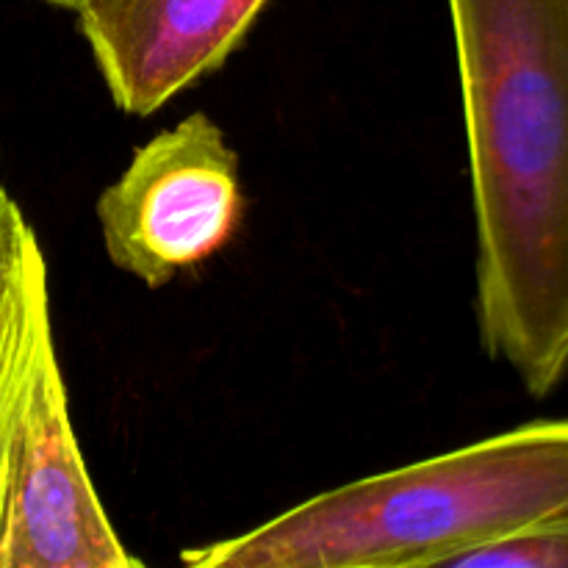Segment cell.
<instances>
[{
  "mask_svg": "<svg viewBox=\"0 0 568 568\" xmlns=\"http://www.w3.org/2000/svg\"><path fill=\"white\" fill-rule=\"evenodd\" d=\"M486 353L532 397L568 372V0H447Z\"/></svg>",
  "mask_w": 568,
  "mask_h": 568,
  "instance_id": "6da1fadb",
  "label": "cell"
},
{
  "mask_svg": "<svg viewBox=\"0 0 568 568\" xmlns=\"http://www.w3.org/2000/svg\"><path fill=\"white\" fill-rule=\"evenodd\" d=\"M568 516V419L532 422L338 486L189 568H449L460 555Z\"/></svg>",
  "mask_w": 568,
  "mask_h": 568,
  "instance_id": "7a4b0ae2",
  "label": "cell"
},
{
  "mask_svg": "<svg viewBox=\"0 0 568 568\" xmlns=\"http://www.w3.org/2000/svg\"><path fill=\"white\" fill-rule=\"evenodd\" d=\"M136 566L78 447L44 288L0 419V568Z\"/></svg>",
  "mask_w": 568,
  "mask_h": 568,
  "instance_id": "3957f363",
  "label": "cell"
},
{
  "mask_svg": "<svg viewBox=\"0 0 568 568\" xmlns=\"http://www.w3.org/2000/svg\"><path fill=\"white\" fill-rule=\"evenodd\" d=\"M242 211L239 155L205 111L144 142L94 205L109 261L148 288L220 253Z\"/></svg>",
  "mask_w": 568,
  "mask_h": 568,
  "instance_id": "277c9868",
  "label": "cell"
},
{
  "mask_svg": "<svg viewBox=\"0 0 568 568\" xmlns=\"http://www.w3.org/2000/svg\"><path fill=\"white\" fill-rule=\"evenodd\" d=\"M266 0H78V31L120 111L148 116L220 70Z\"/></svg>",
  "mask_w": 568,
  "mask_h": 568,
  "instance_id": "5b68a950",
  "label": "cell"
},
{
  "mask_svg": "<svg viewBox=\"0 0 568 568\" xmlns=\"http://www.w3.org/2000/svg\"><path fill=\"white\" fill-rule=\"evenodd\" d=\"M44 288L48 266L37 233L26 222L0 255V419L26 355L33 305Z\"/></svg>",
  "mask_w": 568,
  "mask_h": 568,
  "instance_id": "8992f818",
  "label": "cell"
},
{
  "mask_svg": "<svg viewBox=\"0 0 568 568\" xmlns=\"http://www.w3.org/2000/svg\"><path fill=\"white\" fill-rule=\"evenodd\" d=\"M449 568H568V516L471 549Z\"/></svg>",
  "mask_w": 568,
  "mask_h": 568,
  "instance_id": "52a82bcc",
  "label": "cell"
},
{
  "mask_svg": "<svg viewBox=\"0 0 568 568\" xmlns=\"http://www.w3.org/2000/svg\"><path fill=\"white\" fill-rule=\"evenodd\" d=\"M26 225V216H22L20 205L9 197L3 186H0V255L6 253V247L11 244V239L17 236V231Z\"/></svg>",
  "mask_w": 568,
  "mask_h": 568,
  "instance_id": "ba28073f",
  "label": "cell"
},
{
  "mask_svg": "<svg viewBox=\"0 0 568 568\" xmlns=\"http://www.w3.org/2000/svg\"><path fill=\"white\" fill-rule=\"evenodd\" d=\"M48 3H53V6H61V9H75V3L78 0H48Z\"/></svg>",
  "mask_w": 568,
  "mask_h": 568,
  "instance_id": "9c48e42d",
  "label": "cell"
}]
</instances>
